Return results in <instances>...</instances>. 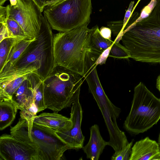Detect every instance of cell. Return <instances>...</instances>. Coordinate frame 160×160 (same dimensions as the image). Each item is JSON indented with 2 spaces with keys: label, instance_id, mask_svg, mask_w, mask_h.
I'll return each mask as SVG.
<instances>
[{
  "label": "cell",
  "instance_id": "6da1fadb",
  "mask_svg": "<svg viewBox=\"0 0 160 160\" xmlns=\"http://www.w3.org/2000/svg\"><path fill=\"white\" fill-rule=\"evenodd\" d=\"M53 36L51 27L43 15L37 37L28 46L9 70L0 74L1 82L34 73L43 81L53 66Z\"/></svg>",
  "mask_w": 160,
  "mask_h": 160
},
{
  "label": "cell",
  "instance_id": "7a4b0ae2",
  "mask_svg": "<svg viewBox=\"0 0 160 160\" xmlns=\"http://www.w3.org/2000/svg\"><path fill=\"white\" fill-rule=\"evenodd\" d=\"M121 40L134 60L160 64V0L148 17L125 27Z\"/></svg>",
  "mask_w": 160,
  "mask_h": 160
},
{
  "label": "cell",
  "instance_id": "3957f363",
  "mask_svg": "<svg viewBox=\"0 0 160 160\" xmlns=\"http://www.w3.org/2000/svg\"><path fill=\"white\" fill-rule=\"evenodd\" d=\"M90 22L68 31L53 36V66H60L83 74L84 61L93 30Z\"/></svg>",
  "mask_w": 160,
  "mask_h": 160
},
{
  "label": "cell",
  "instance_id": "277c9868",
  "mask_svg": "<svg viewBox=\"0 0 160 160\" xmlns=\"http://www.w3.org/2000/svg\"><path fill=\"white\" fill-rule=\"evenodd\" d=\"M81 76L64 67H53L43 81V94L47 108L58 112L71 107L79 98L83 81Z\"/></svg>",
  "mask_w": 160,
  "mask_h": 160
},
{
  "label": "cell",
  "instance_id": "5b68a950",
  "mask_svg": "<svg viewBox=\"0 0 160 160\" xmlns=\"http://www.w3.org/2000/svg\"><path fill=\"white\" fill-rule=\"evenodd\" d=\"M28 127L27 121L20 118L16 125L11 127L10 134L36 149L38 160H60L66 150L71 149L54 130L33 122L28 132Z\"/></svg>",
  "mask_w": 160,
  "mask_h": 160
},
{
  "label": "cell",
  "instance_id": "8992f818",
  "mask_svg": "<svg viewBox=\"0 0 160 160\" xmlns=\"http://www.w3.org/2000/svg\"><path fill=\"white\" fill-rule=\"evenodd\" d=\"M160 119V98L156 97L142 82L134 88L131 108L123 124L131 135L147 131Z\"/></svg>",
  "mask_w": 160,
  "mask_h": 160
},
{
  "label": "cell",
  "instance_id": "52a82bcc",
  "mask_svg": "<svg viewBox=\"0 0 160 160\" xmlns=\"http://www.w3.org/2000/svg\"><path fill=\"white\" fill-rule=\"evenodd\" d=\"M92 9L91 0H62L43 12L51 28L63 32L90 22Z\"/></svg>",
  "mask_w": 160,
  "mask_h": 160
},
{
  "label": "cell",
  "instance_id": "ba28073f",
  "mask_svg": "<svg viewBox=\"0 0 160 160\" xmlns=\"http://www.w3.org/2000/svg\"><path fill=\"white\" fill-rule=\"evenodd\" d=\"M42 12L32 0H18L16 5H10L9 18L19 24L29 38L34 39L40 30L43 16Z\"/></svg>",
  "mask_w": 160,
  "mask_h": 160
},
{
  "label": "cell",
  "instance_id": "9c48e42d",
  "mask_svg": "<svg viewBox=\"0 0 160 160\" xmlns=\"http://www.w3.org/2000/svg\"><path fill=\"white\" fill-rule=\"evenodd\" d=\"M0 160H38L37 151L29 144L4 134L0 137Z\"/></svg>",
  "mask_w": 160,
  "mask_h": 160
},
{
  "label": "cell",
  "instance_id": "30bf717a",
  "mask_svg": "<svg viewBox=\"0 0 160 160\" xmlns=\"http://www.w3.org/2000/svg\"><path fill=\"white\" fill-rule=\"evenodd\" d=\"M82 118L83 111L79 98L73 102L71 106L70 118L72 126L71 129L66 132L56 131V134L71 149L78 150L83 147L85 136L81 128Z\"/></svg>",
  "mask_w": 160,
  "mask_h": 160
},
{
  "label": "cell",
  "instance_id": "8fae6325",
  "mask_svg": "<svg viewBox=\"0 0 160 160\" xmlns=\"http://www.w3.org/2000/svg\"><path fill=\"white\" fill-rule=\"evenodd\" d=\"M160 160L158 143L148 137L136 142L132 148L129 160Z\"/></svg>",
  "mask_w": 160,
  "mask_h": 160
},
{
  "label": "cell",
  "instance_id": "7c38bea8",
  "mask_svg": "<svg viewBox=\"0 0 160 160\" xmlns=\"http://www.w3.org/2000/svg\"><path fill=\"white\" fill-rule=\"evenodd\" d=\"M33 122L58 132L67 131L72 126V121L70 118L54 112L41 113L35 118Z\"/></svg>",
  "mask_w": 160,
  "mask_h": 160
},
{
  "label": "cell",
  "instance_id": "4fadbf2b",
  "mask_svg": "<svg viewBox=\"0 0 160 160\" xmlns=\"http://www.w3.org/2000/svg\"><path fill=\"white\" fill-rule=\"evenodd\" d=\"M90 137L88 143L82 148L86 158L91 160H98L105 147L107 142L101 136L98 126L95 124L90 129Z\"/></svg>",
  "mask_w": 160,
  "mask_h": 160
},
{
  "label": "cell",
  "instance_id": "5bb4252c",
  "mask_svg": "<svg viewBox=\"0 0 160 160\" xmlns=\"http://www.w3.org/2000/svg\"><path fill=\"white\" fill-rule=\"evenodd\" d=\"M11 100L20 110L29 106L34 102L32 89L27 78L14 92Z\"/></svg>",
  "mask_w": 160,
  "mask_h": 160
},
{
  "label": "cell",
  "instance_id": "9a60e30c",
  "mask_svg": "<svg viewBox=\"0 0 160 160\" xmlns=\"http://www.w3.org/2000/svg\"><path fill=\"white\" fill-rule=\"evenodd\" d=\"M18 109L11 99L0 101V130L10 126L15 118Z\"/></svg>",
  "mask_w": 160,
  "mask_h": 160
},
{
  "label": "cell",
  "instance_id": "2e32d148",
  "mask_svg": "<svg viewBox=\"0 0 160 160\" xmlns=\"http://www.w3.org/2000/svg\"><path fill=\"white\" fill-rule=\"evenodd\" d=\"M27 78L29 81L33 92L34 100L38 112L46 109L45 103L43 81L34 73L28 74Z\"/></svg>",
  "mask_w": 160,
  "mask_h": 160
},
{
  "label": "cell",
  "instance_id": "e0dca14e",
  "mask_svg": "<svg viewBox=\"0 0 160 160\" xmlns=\"http://www.w3.org/2000/svg\"><path fill=\"white\" fill-rule=\"evenodd\" d=\"M34 39H19L12 47L0 74L8 71Z\"/></svg>",
  "mask_w": 160,
  "mask_h": 160
},
{
  "label": "cell",
  "instance_id": "ac0fdd59",
  "mask_svg": "<svg viewBox=\"0 0 160 160\" xmlns=\"http://www.w3.org/2000/svg\"><path fill=\"white\" fill-rule=\"evenodd\" d=\"M92 28L88 48L94 52L101 54L104 51L111 46L114 41L106 39L102 37L97 26L92 27Z\"/></svg>",
  "mask_w": 160,
  "mask_h": 160
},
{
  "label": "cell",
  "instance_id": "d6986e66",
  "mask_svg": "<svg viewBox=\"0 0 160 160\" xmlns=\"http://www.w3.org/2000/svg\"><path fill=\"white\" fill-rule=\"evenodd\" d=\"M27 75L0 83V101L11 99L14 92L27 78Z\"/></svg>",
  "mask_w": 160,
  "mask_h": 160
},
{
  "label": "cell",
  "instance_id": "ffe728a7",
  "mask_svg": "<svg viewBox=\"0 0 160 160\" xmlns=\"http://www.w3.org/2000/svg\"><path fill=\"white\" fill-rule=\"evenodd\" d=\"M19 39L22 38H7L0 42V71L3 68L12 47Z\"/></svg>",
  "mask_w": 160,
  "mask_h": 160
},
{
  "label": "cell",
  "instance_id": "44dd1931",
  "mask_svg": "<svg viewBox=\"0 0 160 160\" xmlns=\"http://www.w3.org/2000/svg\"><path fill=\"white\" fill-rule=\"evenodd\" d=\"M38 112V109L34 102L29 107L21 110L20 118L25 119L28 124V132H30L32 129L34 120Z\"/></svg>",
  "mask_w": 160,
  "mask_h": 160
},
{
  "label": "cell",
  "instance_id": "7402d4cb",
  "mask_svg": "<svg viewBox=\"0 0 160 160\" xmlns=\"http://www.w3.org/2000/svg\"><path fill=\"white\" fill-rule=\"evenodd\" d=\"M6 24L9 32L14 38H30L25 34L19 24L12 18H9L7 20Z\"/></svg>",
  "mask_w": 160,
  "mask_h": 160
},
{
  "label": "cell",
  "instance_id": "603a6c76",
  "mask_svg": "<svg viewBox=\"0 0 160 160\" xmlns=\"http://www.w3.org/2000/svg\"><path fill=\"white\" fill-rule=\"evenodd\" d=\"M109 57L119 59H128L131 58V55L124 46L119 42L114 41L112 46Z\"/></svg>",
  "mask_w": 160,
  "mask_h": 160
},
{
  "label": "cell",
  "instance_id": "cb8c5ba5",
  "mask_svg": "<svg viewBox=\"0 0 160 160\" xmlns=\"http://www.w3.org/2000/svg\"><path fill=\"white\" fill-rule=\"evenodd\" d=\"M133 140L125 147L117 152H115L111 157L112 160H129L131 153Z\"/></svg>",
  "mask_w": 160,
  "mask_h": 160
},
{
  "label": "cell",
  "instance_id": "d4e9b609",
  "mask_svg": "<svg viewBox=\"0 0 160 160\" xmlns=\"http://www.w3.org/2000/svg\"><path fill=\"white\" fill-rule=\"evenodd\" d=\"M158 1V0H151L149 3L142 9L139 17L130 25H134L148 17L156 6Z\"/></svg>",
  "mask_w": 160,
  "mask_h": 160
},
{
  "label": "cell",
  "instance_id": "484cf974",
  "mask_svg": "<svg viewBox=\"0 0 160 160\" xmlns=\"http://www.w3.org/2000/svg\"><path fill=\"white\" fill-rule=\"evenodd\" d=\"M10 5L0 6V23L5 24L9 18Z\"/></svg>",
  "mask_w": 160,
  "mask_h": 160
},
{
  "label": "cell",
  "instance_id": "4316f807",
  "mask_svg": "<svg viewBox=\"0 0 160 160\" xmlns=\"http://www.w3.org/2000/svg\"><path fill=\"white\" fill-rule=\"evenodd\" d=\"M39 8L41 11L43 12L47 6L56 3L62 0H32Z\"/></svg>",
  "mask_w": 160,
  "mask_h": 160
},
{
  "label": "cell",
  "instance_id": "83f0119b",
  "mask_svg": "<svg viewBox=\"0 0 160 160\" xmlns=\"http://www.w3.org/2000/svg\"><path fill=\"white\" fill-rule=\"evenodd\" d=\"M0 24V42L6 38H14L8 29L6 23Z\"/></svg>",
  "mask_w": 160,
  "mask_h": 160
},
{
  "label": "cell",
  "instance_id": "f1b7e54d",
  "mask_svg": "<svg viewBox=\"0 0 160 160\" xmlns=\"http://www.w3.org/2000/svg\"><path fill=\"white\" fill-rule=\"evenodd\" d=\"M112 46L104 51L99 56L96 62L97 66L98 65H102L105 63L107 58L109 57Z\"/></svg>",
  "mask_w": 160,
  "mask_h": 160
},
{
  "label": "cell",
  "instance_id": "f546056e",
  "mask_svg": "<svg viewBox=\"0 0 160 160\" xmlns=\"http://www.w3.org/2000/svg\"><path fill=\"white\" fill-rule=\"evenodd\" d=\"M134 3V1H131L129 5V6L128 9L126 11L124 17L123 21V32L124 28L127 24L129 19L131 16V14L132 11V10L133 6Z\"/></svg>",
  "mask_w": 160,
  "mask_h": 160
},
{
  "label": "cell",
  "instance_id": "4dcf8cb0",
  "mask_svg": "<svg viewBox=\"0 0 160 160\" xmlns=\"http://www.w3.org/2000/svg\"><path fill=\"white\" fill-rule=\"evenodd\" d=\"M99 30L100 34L102 37L106 39L112 40V31L110 28L102 27Z\"/></svg>",
  "mask_w": 160,
  "mask_h": 160
},
{
  "label": "cell",
  "instance_id": "1f68e13d",
  "mask_svg": "<svg viewBox=\"0 0 160 160\" xmlns=\"http://www.w3.org/2000/svg\"><path fill=\"white\" fill-rule=\"evenodd\" d=\"M156 87L160 92V75L158 77L157 79Z\"/></svg>",
  "mask_w": 160,
  "mask_h": 160
},
{
  "label": "cell",
  "instance_id": "d6a6232c",
  "mask_svg": "<svg viewBox=\"0 0 160 160\" xmlns=\"http://www.w3.org/2000/svg\"><path fill=\"white\" fill-rule=\"evenodd\" d=\"M10 2V5L11 6L16 5L18 2V0H9Z\"/></svg>",
  "mask_w": 160,
  "mask_h": 160
},
{
  "label": "cell",
  "instance_id": "836d02e7",
  "mask_svg": "<svg viewBox=\"0 0 160 160\" xmlns=\"http://www.w3.org/2000/svg\"><path fill=\"white\" fill-rule=\"evenodd\" d=\"M7 0H0V6H2Z\"/></svg>",
  "mask_w": 160,
  "mask_h": 160
},
{
  "label": "cell",
  "instance_id": "e575fe53",
  "mask_svg": "<svg viewBox=\"0 0 160 160\" xmlns=\"http://www.w3.org/2000/svg\"><path fill=\"white\" fill-rule=\"evenodd\" d=\"M158 143L159 144V148H160V133L159 134V137H158Z\"/></svg>",
  "mask_w": 160,
  "mask_h": 160
}]
</instances>
